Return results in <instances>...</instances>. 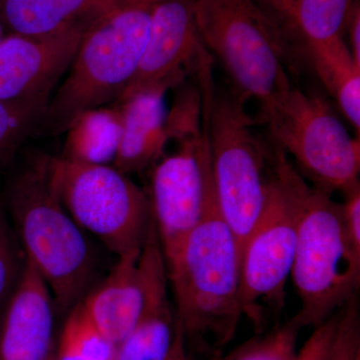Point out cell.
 Listing matches in <instances>:
<instances>
[{
    "label": "cell",
    "mask_w": 360,
    "mask_h": 360,
    "mask_svg": "<svg viewBox=\"0 0 360 360\" xmlns=\"http://www.w3.org/2000/svg\"><path fill=\"white\" fill-rule=\"evenodd\" d=\"M160 0H115L91 21L39 134H65L86 111L115 103L141 65Z\"/></svg>",
    "instance_id": "6da1fadb"
},
{
    "label": "cell",
    "mask_w": 360,
    "mask_h": 360,
    "mask_svg": "<svg viewBox=\"0 0 360 360\" xmlns=\"http://www.w3.org/2000/svg\"><path fill=\"white\" fill-rule=\"evenodd\" d=\"M212 59H203L194 77L200 84L207 122L219 212L241 252L269 202L274 181L272 148L255 134L248 99L212 80Z\"/></svg>",
    "instance_id": "7a4b0ae2"
},
{
    "label": "cell",
    "mask_w": 360,
    "mask_h": 360,
    "mask_svg": "<svg viewBox=\"0 0 360 360\" xmlns=\"http://www.w3.org/2000/svg\"><path fill=\"white\" fill-rule=\"evenodd\" d=\"M49 158L40 151L28 158L9 184L6 206L26 260L44 279L56 307L68 311L89 288L94 257L52 186Z\"/></svg>",
    "instance_id": "3957f363"
},
{
    "label": "cell",
    "mask_w": 360,
    "mask_h": 360,
    "mask_svg": "<svg viewBox=\"0 0 360 360\" xmlns=\"http://www.w3.org/2000/svg\"><path fill=\"white\" fill-rule=\"evenodd\" d=\"M174 290L175 321L186 341L219 349L233 338L243 316L240 252L231 229L213 207L165 262Z\"/></svg>",
    "instance_id": "277c9868"
},
{
    "label": "cell",
    "mask_w": 360,
    "mask_h": 360,
    "mask_svg": "<svg viewBox=\"0 0 360 360\" xmlns=\"http://www.w3.org/2000/svg\"><path fill=\"white\" fill-rule=\"evenodd\" d=\"M297 240L291 276L300 300L293 316L302 328L319 326L356 295L360 250L350 240L341 205L331 194L297 181Z\"/></svg>",
    "instance_id": "5b68a950"
},
{
    "label": "cell",
    "mask_w": 360,
    "mask_h": 360,
    "mask_svg": "<svg viewBox=\"0 0 360 360\" xmlns=\"http://www.w3.org/2000/svg\"><path fill=\"white\" fill-rule=\"evenodd\" d=\"M194 11L203 46L248 101L264 108L292 85L283 35L257 0H194Z\"/></svg>",
    "instance_id": "8992f818"
},
{
    "label": "cell",
    "mask_w": 360,
    "mask_h": 360,
    "mask_svg": "<svg viewBox=\"0 0 360 360\" xmlns=\"http://www.w3.org/2000/svg\"><path fill=\"white\" fill-rule=\"evenodd\" d=\"M49 176L59 200L82 231L117 257L141 251L151 220L148 193L111 165L49 158Z\"/></svg>",
    "instance_id": "52a82bcc"
},
{
    "label": "cell",
    "mask_w": 360,
    "mask_h": 360,
    "mask_svg": "<svg viewBox=\"0 0 360 360\" xmlns=\"http://www.w3.org/2000/svg\"><path fill=\"white\" fill-rule=\"evenodd\" d=\"M274 144L329 194L359 184V137L354 139L321 96L290 89L262 108Z\"/></svg>",
    "instance_id": "ba28073f"
},
{
    "label": "cell",
    "mask_w": 360,
    "mask_h": 360,
    "mask_svg": "<svg viewBox=\"0 0 360 360\" xmlns=\"http://www.w3.org/2000/svg\"><path fill=\"white\" fill-rule=\"evenodd\" d=\"M167 136L175 149L153 165L148 193L165 262L217 205L203 106L202 122L170 130Z\"/></svg>",
    "instance_id": "9c48e42d"
},
{
    "label": "cell",
    "mask_w": 360,
    "mask_h": 360,
    "mask_svg": "<svg viewBox=\"0 0 360 360\" xmlns=\"http://www.w3.org/2000/svg\"><path fill=\"white\" fill-rule=\"evenodd\" d=\"M274 181L269 202L240 252L239 300L243 315L262 326L260 300L283 302L297 240L298 169L281 148H272Z\"/></svg>",
    "instance_id": "30bf717a"
},
{
    "label": "cell",
    "mask_w": 360,
    "mask_h": 360,
    "mask_svg": "<svg viewBox=\"0 0 360 360\" xmlns=\"http://www.w3.org/2000/svg\"><path fill=\"white\" fill-rule=\"evenodd\" d=\"M96 18L51 34L13 33L0 40V101L51 96Z\"/></svg>",
    "instance_id": "8fae6325"
},
{
    "label": "cell",
    "mask_w": 360,
    "mask_h": 360,
    "mask_svg": "<svg viewBox=\"0 0 360 360\" xmlns=\"http://www.w3.org/2000/svg\"><path fill=\"white\" fill-rule=\"evenodd\" d=\"M203 49L194 0H160L153 11L141 65L117 101L158 85L175 89L193 75Z\"/></svg>",
    "instance_id": "7c38bea8"
},
{
    "label": "cell",
    "mask_w": 360,
    "mask_h": 360,
    "mask_svg": "<svg viewBox=\"0 0 360 360\" xmlns=\"http://www.w3.org/2000/svg\"><path fill=\"white\" fill-rule=\"evenodd\" d=\"M139 265L143 281V307L134 328L116 347L115 360H167L176 322L168 298L167 265L155 224L149 226Z\"/></svg>",
    "instance_id": "4fadbf2b"
},
{
    "label": "cell",
    "mask_w": 360,
    "mask_h": 360,
    "mask_svg": "<svg viewBox=\"0 0 360 360\" xmlns=\"http://www.w3.org/2000/svg\"><path fill=\"white\" fill-rule=\"evenodd\" d=\"M53 297L25 258L11 297L0 335V360H51L53 345Z\"/></svg>",
    "instance_id": "5bb4252c"
},
{
    "label": "cell",
    "mask_w": 360,
    "mask_h": 360,
    "mask_svg": "<svg viewBox=\"0 0 360 360\" xmlns=\"http://www.w3.org/2000/svg\"><path fill=\"white\" fill-rule=\"evenodd\" d=\"M169 90L158 85L117 101L122 132L112 165L122 174H141L165 155L168 146L165 96Z\"/></svg>",
    "instance_id": "9a60e30c"
},
{
    "label": "cell",
    "mask_w": 360,
    "mask_h": 360,
    "mask_svg": "<svg viewBox=\"0 0 360 360\" xmlns=\"http://www.w3.org/2000/svg\"><path fill=\"white\" fill-rule=\"evenodd\" d=\"M141 252L118 257L108 277L80 302L85 314L116 347L134 328L143 307Z\"/></svg>",
    "instance_id": "2e32d148"
},
{
    "label": "cell",
    "mask_w": 360,
    "mask_h": 360,
    "mask_svg": "<svg viewBox=\"0 0 360 360\" xmlns=\"http://www.w3.org/2000/svg\"><path fill=\"white\" fill-rule=\"evenodd\" d=\"M264 8L288 42L305 52L343 39L348 15L356 0H262Z\"/></svg>",
    "instance_id": "e0dca14e"
},
{
    "label": "cell",
    "mask_w": 360,
    "mask_h": 360,
    "mask_svg": "<svg viewBox=\"0 0 360 360\" xmlns=\"http://www.w3.org/2000/svg\"><path fill=\"white\" fill-rule=\"evenodd\" d=\"M115 0H0V20L14 34L46 35L96 18Z\"/></svg>",
    "instance_id": "ac0fdd59"
},
{
    "label": "cell",
    "mask_w": 360,
    "mask_h": 360,
    "mask_svg": "<svg viewBox=\"0 0 360 360\" xmlns=\"http://www.w3.org/2000/svg\"><path fill=\"white\" fill-rule=\"evenodd\" d=\"M122 132L120 104L82 113L66 130L61 158L89 165H112Z\"/></svg>",
    "instance_id": "d6986e66"
},
{
    "label": "cell",
    "mask_w": 360,
    "mask_h": 360,
    "mask_svg": "<svg viewBox=\"0 0 360 360\" xmlns=\"http://www.w3.org/2000/svg\"><path fill=\"white\" fill-rule=\"evenodd\" d=\"M307 54L322 84L359 135L360 65L355 63L347 42L335 40L314 47Z\"/></svg>",
    "instance_id": "ffe728a7"
},
{
    "label": "cell",
    "mask_w": 360,
    "mask_h": 360,
    "mask_svg": "<svg viewBox=\"0 0 360 360\" xmlns=\"http://www.w3.org/2000/svg\"><path fill=\"white\" fill-rule=\"evenodd\" d=\"M51 97L0 101V170L28 137L39 134Z\"/></svg>",
    "instance_id": "44dd1931"
},
{
    "label": "cell",
    "mask_w": 360,
    "mask_h": 360,
    "mask_svg": "<svg viewBox=\"0 0 360 360\" xmlns=\"http://www.w3.org/2000/svg\"><path fill=\"white\" fill-rule=\"evenodd\" d=\"M60 340L89 360H115L116 345L91 321L80 302L70 310Z\"/></svg>",
    "instance_id": "7402d4cb"
},
{
    "label": "cell",
    "mask_w": 360,
    "mask_h": 360,
    "mask_svg": "<svg viewBox=\"0 0 360 360\" xmlns=\"http://www.w3.org/2000/svg\"><path fill=\"white\" fill-rule=\"evenodd\" d=\"M302 328L291 319L241 347L231 360H295Z\"/></svg>",
    "instance_id": "603a6c76"
},
{
    "label": "cell",
    "mask_w": 360,
    "mask_h": 360,
    "mask_svg": "<svg viewBox=\"0 0 360 360\" xmlns=\"http://www.w3.org/2000/svg\"><path fill=\"white\" fill-rule=\"evenodd\" d=\"M25 264V252L6 210L0 206V307L11 297Z\"/></svg>",
    "instance_id": "cb8c5ba5"
},
{
    "label": "cell",
    "mask_w": 360,
    "mask_h": 360,
    "mask_svg": "<svg viewBox=\"0 0 360 360\" xmlns=\"http://www.w3.org/2000/svg\"><path fill=\"white\" fill-rule=\"evenodd\" d=\"M328 360H360V319L356 295L341 309Z\"/></svg>",
    "instance_id": "d4e9b609"
},
{
    "label": "cell",
    "mask_w": 360,
    "mask_h": 360,
    "mask_svg": "<svg viewBox=\"0 0 360 360\" xmlns=\"http://www.w3.org/2000/svg\"><path fill=\"white\" fill-rule=\"evenodd\" d=\"M340 311L341 309L314 328V331L303 343L300 352H296L295 360H328L340 322Z\"/></svg>",
    "instance_id": "484cf974"
},
{
    "label": "cell",
    "mask_w": 360,
    "mask_h": 360,
    "mask_svg": "<svg viewBox=\"0 0 360 360\" xmlns=\"http://www.w3.org/2000/svg\"><path fill=\"white\" fill-rule=\"evenodd\" d=\"M345 201L341 205L343 222L350 240L360 250V186H352L345 191Z\"/></svg>",
    "instance_id": "4316f807"
},
{
    "label": "cell",
    "mask_w": 360,
    "mask_h": 360,
    "mask_svg": "<svg viewBox=\"0 0 360 360\" xmlns=\"http://www.w3.org/2000/svg\"><path fill=\"white\" fill-rule=\"evenodd\" d=\"M348 30V49L356 65H360V7L359 2L354 4L348 15L347 27Z\"/></svg>",
    "instance_id": "83f0119b"
},
{
    "label": "cell",
    "mask_w": 360,
    "mask_h": 360,
    "mask_svg": "<svg viewBox=\"0 0 360 360\" xmlns=\"http://www.w3.org/2000/svg\"><path fill=\"white\" fill-rule=\"evenodd\" d=\"M167 360H191L189 359L188 352H187L186 338H184V333H182L181 329L177 326V323L176 328H175L174 345H172Z\"/></svg>",
    "instance_id": "f1b7e54d"
},
{
    "label": "cell",
    "mask_w": 360,
    "mask_h": 360,
    "mask_svg": "<svg viewBox=\"0 0 360 360\" xmlns=\"http://www.w3.org/2000/svg\"><path fill=\"white\" fill-rule=\"evenodd\" d=\"M56 360H89L79 354L72 345L66 341L60 340L58 349Z\"/></svg>",
    "instance_id": "f546056e"
},
{
    "label": "cell",
    "mask_w": 360,
    "mask_h": 360,
    "mask_svg": "<svg viewBox=\"0 0 360 360\" xmlns=\"http://www.w3.org/2000/svg\"><path fill=\"white\" fill-rule=\"evenodd\" d=\"M210 360H222V359H220L219 357H212V359H210Z\"/></svg>",
    "instance_id": "4dcf8cb0"
},
{
    "label": "cell",
    "mask_w": 360,
    "mask_h": 360,
    "mask_svg": "<svg viewBox=\"0 0 360 360\" xmlns=\"http://www.w3.org/2000/svg\"><path fill=\"white\" fill-rule=\"evenodd\" d=\"M257 1H259V0H257Z\"/></svg>",
    "instance_id": "1f68e13d"
}]
</instances>
